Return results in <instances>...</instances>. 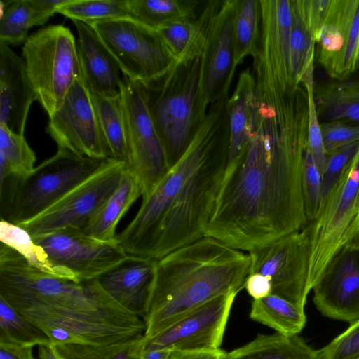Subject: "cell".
<instances>
[{"instance_id":"obj_31","label":"cell","mask_w":359,"mask_h":359,"mask_svg":"<svg viewBox=\"0 0 359 359\" xmlns=\"http://www.w3.org/2000/svg\"><path fill=\"white\" fill-rule=\"evenodd\" d=\"M132 18L154 29L182 18H194L197 0H128Z\"/></svg>"},{"instance_id":"obj_39","label":"cell","mask_w":359,"mask_h":359,"mask_svg":"<svg viewBox=\"0 0 359 359\" xmlns=\"http://www.w3.org/2000/svg\"><path fill=\"white\" fill-rule=\"evenodd\" d=\"M301 187L304 212L309 223L318 217L323 198L322 175L308 149L302 163Z\"/></svg>"},{"instance_id":"obj_8","label":"cell","mask_w":359,"mask_h":359,"mask_svg":"<svg viewBox=\"0 0 359 359\" xmlns=\"http://www.w3.org/2000/svg\"><path fill=\"white\" fill-rule=\"evenodd\" d=\"M22 55L36 100L49 116L75 81L83 78L74 36L67 27L48 25L27 37Z\"/></svg>"},{"instance_id":"obj_44","label":"cell","mask_w":359,"mask_h":359,"mask_svg":"<svg viewBox=\"0 0 359 359\" xmlns=\"http://www.w3.org/2000/svg\"><path fill=\"white\" fill-rule=\"evenodd\" d=\"M323 144L326 153L359 141V126L342 122L320 125Z\"/></svg>"},{"instance_id":"obj_48","label":"cell","mask_w":359,"mask_h":359,"mask_svg":"<svg viewBox=\"0 0 359 359\" xmlns=\"http://www.w3.org/2000/svg\"><path fill=\"white\" fill-rule=\"evenodd\" d=\"M0 359H36L33 347L0 344Z\"/></svg>"},{"instance_id":"obj_26","label":"cell","mask_w":359,"mask_h":359,"mask_svg":"<svg viewBox=\"0 0 359 359\" xmlns=\"http://www.w3.org/2000/svg\"><path fill=\"white\" fill-rule=\"evenodd\" d=\"M226 359H323L299 334H258L244 346L226 353Z\"/></svg>"},{"instance_id":"obj_30","label":"cell","mask_w":359,"mask_h":359,"mask_svg":"<svg viewBox=\"0 0 359 359\" xmlns=\"http://www.w3.org/2000/svg\"><path fill=\"white\" fill-rule=\"evenodd\" d=\"M36 159L24 135L0 124V185L31 173Z\"/></svg>"},{"instance_id":"obj_1","label":"cell","mask_w":359,"mask_h":359,"mask_svg":"<svg viewBox=\"0 0 359 359\" xmlns=\"http://www.w3.org/2000/svg\"><path fill=\"white\" fill-rule=\"evenodd\" d=\"M308 130L258 111L246 149L227 163L204 235L250 252L308 223L301 174Z\"/></svg>"},{"instance_id":"obj_49","label":"cell","mask_w":359,"mask_h":359,"mask_svg":"<svg viewBox=\"0 0 359 359\" xmlns=\"http://www.w3.org/2000/svg\"><path fill=\"white\" fill-rule=\"evenodd\" d=\"M226 353L222 349L212 351H175L172 359H219Z\"/></svg>"},{"instance_id":"obj_53","label":"cell","mask_w":359,"mask_h":359,"mask_svg":"<svg viewBox=\"0 0 359 359\" xmlns=\"http://www.w3.org/2000/svg\"><path fill=\"white\" fill-rule=\"evenodd\" d=\"M354 359H359V355L355 357Z\"/></svg>"},{"instance_id":"obj_41","label":"cell","mask_w":359,"mask_h":359,"mask_svg":"<svg viewBox=\"0 0 359 359\" xmlns=\"http://www.w3.org/2000/svg\"><path fill=\"white\" fill-rule=\"evenodd\" d=\"M198 16L176 20L156 29L172 55L177 59L191 43L198 31Z\"/></svg>"},{"instance_id":"obj_17","label":"cell","mask_w":359,"mask_h":359,"mask_svg":"<svg viewBox=\"0 0 359 359\" xmlns=\"http://www.w3.org/2000/svg\"><path fill=\"white\" fill-rule=\"evenodd\" d=\"M46 131L57 148L93 158H111L83 78L75 81L60 108L49 116Z\"/></svg>"},{"instance_id":"obj_32","label":"cell","mask_w":359,"mask_h":359,"mask_svg":"<svg viewBox=\"0 0 359 359\" xmlns=\"http://www.w3.org/2000/svg\"><path fill=\"white\" fill-rule=\"evenodd\" d=\"M0 241L16 251L37 269L57 278L72 280L68 275L51 264L44 249L21 226L1 219Z\"/></svg>"},{"instance_id":"obj_51","label":"cell","mask_w":359,"mask_h":359,"mask_svg":"<svg viewBox=\"0 0 359 359\" xmlns=\"http://www.w3.org/2000/svg\"><path fill=\"white\" fill-rule=\"evenodd\" d=\"M36 359H60L53 344L38 346Z\"/></svg>"},{"instance_id":"obj_29","label":"cell","mask_w":359,"mask_h":359,"mask_svg":"<svg viewBox=\"0 0 359 359\" xmlns=\"http://www.w3.org/2000/svg\"><path fill=\"white\" fill-rule=\"evenodd\" d=\"M262 32L260 0H236L233 22L235 63L248 56L254 58L259 52Z\"/></svg>"},{"instance_id":"obj_6","label":"cell","mask_w":359,"mask_h":359,"mask_svg":"<svg viewBox=\"0 0 359 359\" xmlns=\"http://www.w3.org/2000/svg\"><path fill=\"white\" fill-rule=\"evenodd\" d=\"M229 141V135L222 139L177 194L158 226L151 259L205 236L228 163Z\"/></svg>"},{"instance_id":"obj_27","label":"cell","mask_w":359,"mask_h":359,"mask_svg":"<svg viewBox=\"0 0 359 359\" xmlns=\"http://www.w3.org/2000/svg\"><path fill=\"white\" fill-rule=\"evenodd\" d=\"M89 91L110 158L126 163L128 148L121 93L116 95L107 96Z\"/></svg>"},{"instance_id":"obj_21","label":"cell","mask_w":359,"mask_h":359,"mask_svg":"<svg viewBox=\"0 0 359 359\" xmlns=\"http://www.w3.org/2000/svg\"><path fill=\"white\" fill-rule=\"evenodd\" d=\"M73 22L78 34L77 48L86 85L98 94L118 95L122 79L115 58L90 25Z\"/></svg>"},{"instance_id":"obj_45","label":"cell","mask_w":359,"mask_h":359,"mask_svg":"<svg viewBox=\"0 0 359 359\" xmlns=\"http://www.w3.org/2000/svg\"><path fill=\"white\" fill-rule=\"evenodd\" d=\"M295 2L316 42L325 22L331 0H295Z\"/></svg>"},{"instance_id":"obj_47","label":"cell","mask_w":359,"mask_h":359,"mask_svg":"<svg viewBox=\"0 0 359 359\" xmlns=\"http://www.w3.org/2000/svg\"><path fill=\"white\" fill-rule=\"evenodd\" d=\"M67 0H30L33 7L36 11L41 22L45 24L51 18L57 8L64 4Z\"/></svg>"},{"instance_id":"obj_40","label":"cell","mask_w":359,"mask_h":359,"mask_svg":"<svg viewBox=\"0 0 359 359\" xmlns=\"http://www.w3.org/2000/svg\"><path fill=\"white\" fill-rule=\"evenodd\" d=\"M359 151V141L337 148L327 154L322 172L323 202L343 175Z\"/></svg>"},{"instance_id":"obj_14","label":"cell","mask_w":359,"mask_h":359,"mask_svg":"<svg viewBox=\"0 0 359 359\" xmlns=\"http://www.w3.org/2000/svg\"><path fill=\"white\" fill-rule=\"evenodd\" d=\"M33 238L51 264L77 283L97 279L130 257L117 241H101L76 229H62Z\"/></svg>"},{"instance_id":"obj_35","label":"cell","mask_w":359,"mask_h":359,"mask_svg":"<svg viewBox=\"0 0 359 359\" xmlns=\"http://www.w3.org/2000/svg\"><path fill=\"white\" fill-rule=\"evenodd\" d=\"M142 335L104 345L53 344L60 359H140Z\"/></svg>"},{"instance_id":"obj_38","label":"cell","mask_w":359,"mask_h":359,"mask_svg":"<svg viewBox=\"0 0 359 359\" xmlns=\"http://www.w3.org/2000/svg\"><path fill=\"white\" fill-rule=\"evenodd\" d=\"M314 62L313 60L305 70L300 83L305 88L308 96V134L307 149L311 153L321 175L325 166L327 153L325 151L320 124L316 112L313 97Z\"/></svg>"},{"instance_id":"obj_37","label":"cell","mask_w":359,"mask_h":359,"mask_svg":"<svg viewBox=\"0 0 359 359\" xmlns=\"http://www.w3.org/2000/svg\"><path fill=\"white\" fill-rule=\"evenodd\" d=\"M56 13L88 24L132 17L128 0H67Z\"/></svg>"},{"instance_id":"obj_16","label":"cell","mask_w":359,"mask_h":359,"mask_svg":"<svg viewBox=\"0 0 359 359\" xmlns=\"http://www.w3.org/2000/svg\"><path fill=\"white\" fill-rule=\"evenodd\" d=\"M238 292L230 291L201 305L157 334L142 337L141 351L219 350L229 313Z\"/></svg>"},{"instance_id":"obj_18","label":"cell","mask_w":359,"mask_h":359,"mask_svg":"<svg viewBox=\"0 0 359 359\" xmlns=\"http://www.w3.org/2000/svg\"><path fill=\"white\" fill-rule=\"evenodd\" d=\"M235 10L236 0L222 1L208 25L203 62V90L208 107L229 97L236 67L233 40Z\"/></svg>"},{"instance_id":"obj_15","label":"cell","mask_w":359,"mask_h":359,"mask_svg":"<svg viewBox=\"0 0 359 359\" xmlns=\"http://www.w3.org/2000/svg\"><path fill=\"white\" fill-rule=\"evenodd\" d=\"M311 290L323 316L349 325L359 320V217Z\"/></svg>"},{"instance_id":"obj_46","label":"cell","mask_w":359,"mask_h":359,"mask_svg":"<svg viewBox=\"0 0 359 359\" xmlns=\"http://www.w3.org/2000/svg\"><path fill=\"white\" fill-rule=\"evenodd\" d=\"M244 288L253 299H260L272 293L269 278L259 273L249 274L245 280Z\"/></svg>"},{"instance_id":"obj_3","label":"cell","mask_w":359,"mask_h":359,"mask_svg":"<svg viewBox=\"0 0 359 359\" xmlns=\"http://www.w3.org/2000/svg\"><path fill=\"white\" fill-rule=\"evenodd\" d=\"M248 253L203 236L156 260L144 337L153 336L201 305L244 288Z\"/></svg>"},{"instance_id":"obj_19","label":"cell","mask_w":359,"mask_h":359,"mask_svg":"<svg viewBox=\"0 0 359 359\" xmlns=\"http://www.w3.org/2000/svg\"><path fill=\"white\" fill-rule=\"evenodd\" d=\"M36 95L22 57L0 43V124L24 135L27 115Z\"/></svg>"},{"instance_id":"obj_36","label":"cell","mask_w":359,"mask_h":359,"mask_svg":"<svg viewBox=\"0 0 359 359\" xmlns=\"http://www.w3.org/2000/svg\"><path fill=\"white\" fill-rule=\"evenodd\" d=\"M315 48L314 38L302 18L295 0H291L290 58L294 86L301 84L302 77L308 65L315 60Z\"/></svg>"},{"instance_id":"obj_43","label":"cell","mask_w":359,"mask_h":359,"mask_svg":"<svg viewBox=\"0 0 359 359\" xmlns=\"http://www.w3.org/2000/svg\"><path fill=\"white\" fill-rule=\"evenodd\" d=\"M323 359H354L359 355V320L320 349Z\"/></svg>"},{"instance_id":"obj_7","label":"cell","mask_w":359,"mask_h":359,"mask_svg":"<svg viewBox=\"0 0 359 359\" xmlns=\"http://www.w3.org/2000/svg\"><path fill=\"white\" fill-rule=\"evenodd\" d=\"M57 148L25 177L0 185L1 219L21 224L41 214L107 161Z\"/></svg>"},{"instance_id":"obj_42","label":"cell","mask_w":359,"mask_h":359,"mask_svg":"<svg viewBox=\"0 0 359 359\" xmlns=\"http://www.w3.org/2000/svg\"><path fill=\"white\" fill-rule=\"evenodd\" d=\"M359 65V1L345 47L332 71L331 79H344L353 75Z\"/></svg>"},{"instance_id":"obj_22","label":"cell","mask_w":359,"mask_h":359,"mask_svg":"<svg viewBox=\"0 0 359 359\" xmlns=\"http://www.w3.org/2000/svg\"><path fill=\"white\" fill-rule=\"evenodd\" d=\"M229 154L228 162L246 149L258 121L255 78L247 69L238 77L234 92L228 100Z\"/></svg>"},{"instance_id":"obj_11","label":"cell","mask_w":359,"mask_h":359,"mask_svg":"<svg viewBox=\"0 0 359 359\" xmlns=\"http://www.w3.org/2000/svg\"><path fill=\"white\" fill-rule=\"evenodd\" d=\"M120 93L128 148L126 170L137 181L143 198L162 180L168 168L142 86L125 78Z\"/></svg>"},{"instance_id":"obj_24","label":"cell","mask_w":359,"mask_h":359,"mask_svg":"<svg viewBox=\"0 0 359 359\" xmlns=\"http://www.w3.org/2000/svg\"><path fill=\"white\" fill-rule=\"evenodd\" d=\"M358 1L331 0L315 48V60L329 76L345 47Z\"/></svg>"},{"instance_id":"obj_25","label":"cell","mask_w":359,"mask_h":359,"mask_svg":"<svg viewBox=\"0 0 359 359\" xmlns=\"http://www.w3.org/2000/svg\"><path fill=\"white\" fill-rule=\"evenodd\" d=\"M140 196L142 190L137 181L125 168L117 189L80 231L101 241H117V225Z\"/></svg>"},{"instance_id":"obj_23","label":"cell","mask_w":359,"mask_h":359,"mask_svg":"<svg viewBox=\"0 0 359 359\" xmlns=\"http://www.w3.org/2000/svg\"><path fill=\"white\" fill-rule=\"evenodd\" d=\"M313 97L320 124L342 122L359 126V74L344 79L315 81Z\"/></svg>"},{"instance_id":"obj_10","label":"cell","mask_w":359,"mask_h":359,"mask_svg":"<svg viewBox=\"0 0 359 359\" xmlns=\"http://www.w3.org/2000/svg\"><path fill=\"white\" fill-rule=\"evenodd\" d=\"M359 217V151L323 200L318 217L304 226L311 243V290Z\"/></svg>"},{"instance_id":"obj_4","label":"cell","mask_w":359,"mask_h":359,"mask_svg":"<svg viewBox=\"0 0 359 359\" xmlns=\"http://www.w3.org/2000/svg\"><path fill=\"white\" fill-rule=\"evenodd\" d=\"M221 5L205 2L198 31L184 53L160 79L142 84L168 170L183 156L208 109L203 90V62L208 23Z\"/></svg>"},{"instance_id":"obj_50","label":"cell","mask_w":359,"mask_h":359,"mask_svg":"<svg viewBox=\"0 0 359 359\" xmlns=\"http://www.w3.org/2000/svg\"><path fill=\"white\" fill-rule=\"evenodd\" d=\"M175 351L168 348L142 351L140 359H172Z\"/></svg>"},{"instance_id":"obj_13","label":"cell","mask_w":359,"mask_h":359,"mask_svg":"<svg viewBox=\"0 0 359 359\" xmlns=\"http://www.w3.org/2000/svg\"><path fill=\"white\" fill-rule=\"evenodd\" d=\"M250 273L269 278L272 293L304 309L309 293L311 243L308 231L284 235L248 252Z\"/></svg>"},{"instance_id":"obj_2","label":"cell","mask_w":359,"mask_h":359,"mask_svg":"<svg viewBox=\"0 0 359 359\" xmlns=\"http://www.w3.org/2000/svg\"><path fill=\"white\" fill-rule=\"evenodd\" d=\"M0 297L40 327L53 344L104 345L144 334L146 325L102 288L97 279L74 282L30 265L0 245Z\"/></svg>"},{"instance_id":"obj_52","label":"cell","mask_w":359,"mask_h":359,"mask_svg":"<svg viewBox=\"0 0 359 359\" xmlns=\"http://www.w3.org/2000/svg\"><path fill=\"white\" fill-rule=\"evenodd\" d=\"M226 353L219 359H226Z\"/></svg>"},{"instance_id":"obj_54","label":"cell","mask_w":359,"mask_h":359,"mask_svg":"<svg viewBox=\"0 0 359 359\" xmlns=\"http://www.w3.org/2000/svg\"><path fill=\"white\" fill-rule=\"evenodd\" d=\"M358 70L359 71V65H358Z\"/></svg>"},{"instance_id":"obj_20","label":"cell","mask_w":359,"mask_h":359,"mask_svg":"<svg viewBox=\"0 0 359 359\" xmlns=\"http://www.w3.org/2000/svg\"><path fill=\"white\" fill-rule=\"evenodd\" d=\"M156 260L130 257L97 278L104 291L128 312L144 318Z\"/></svg>"},{"instance_id":"obj_12","label":"cell","mask_w":359,"mask_h":359,"mask_svg":"<svg viewBox=\"0 0 359 359\" xmlns=\"http://www.w3.org/2000/svg\"><path fill=\"white\" fill-rule=\"evenodd\" d=\"M125 168V163L109 158L49 208L20 226L32 237L66 228L81 230L117 189Z\"/></svg>"},{"instance_id":"obj_33","label":"cell","mask_w":359,"mask_h":359,"mask_svg":"<svg viewBox=\"0 0 359 359\" xmlns=\"http://www.w3.org/2000/svg\"><path fill=\"white\" fill-rule=\"evenodd\" d=\"M0 344L23 347L53 344L47 334L0 297Z\"/></svg>"},{"instance_id":"obj_34","label":"cell","mask_w":359,"mask_h":359,"mask_svg":"<svg viewBox=\"0 0 359 359\" xmlns=\"http://www.w3.org/2000/svg\"><path fill=\"white\" fill-rule=\"evenodd\" d=\"M41 25L30 0L1 1L0 43L8 46L25 42L29 29Z\"/></svg>"},{"instance_id":"obj_5","label":"cell","mask_w":359,"mask_h":359,"mask_svg":"<svg viewBox=\"0 0 359 359\" xmlns=\"http://www.w3.org/2000/svg\"><path fill=\"white\" fill-rule=\"evenodd\" d=\"M228 100L210 105L205 118L180 159L146 196L116 241L131 257L151 259L154 240L171 202L210 151L229 135Z\"/></svg>"},{"instance_id":"obj_9","label":"cell","mask_w":359,"mask_h":359,"mask_svg":"<svg viewBox=\"0 0 359 359\" xmlns=\"http://www.w3.org/2000/svg\"><path fill=\"white\" fill-rule=\"evenodd\" d=\"M90 25L128 81L147 84L162 78L177 60L156 29L132 17Z\"/></svg>"},{"instance_id":"obj_28","label":"cell","mask_w":359,"mask_h":359,"mask_svg":"<svg viewBox=\"0 0 359 359\" xmlns=\"http://www.w3.org/2000/svg\"><path fill=\"white\" fill-rule=\"evenodd\" d=\"M250 318L285 335L299 334L306 322L304 309L273 294L253 299Z\"/></svg>"}]
</instances>
